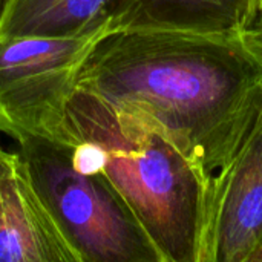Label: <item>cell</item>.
Wrapping results in <instances>:
<instances>
[{
  "label": "cell",
  "instance_id": "cell-7",
  "mask_svg": "<svg viewBox=\"0 0 262 262\" xmlns=\"http://www.w3.org/2000/svg\"><path fill=\"white\" fill-rule=\"evenodd\" d=\"M258 18V0H132L114 29L241 37Z\"/></svg>",
  "mask_w": 262,
  "mask_h": 262
},
{
  "label": "cell",
  "instance_id": "cell-3",
  "mask_svg": "<svg viewBox=\"0 0 262 262\" xmlns=\"http://www.w3.org/2000/svg\"><path fill=\"white\" fill-rule=\"evenodd\" d=\"M17 143L35 192L80 262H163L112 183L74 157L72 141Z\"/></svg>",
  "mask_w": 262,
  "mask_h": 262
},
{
  "label": "cell",
  "instance_id": "cell-4",
  "mask_svg": "<svg viewBox=\"0 0 262 262\" xmlns=\"http://www.w3.org/2000/svg\"><path fill=\"white\" fill-rule=\"evenodd\" d=\"M86 37H11L0 40V132L15 140L72 141L66 104L94 43Z\"/></svg>",
  "mask_w": 262,
  "mask_h": 262
},
{
  "label": "cell",
  "instance_id": "cell-11",
  "mask_svg": "<svg viewBox=\"0 0 262 262\" xmlns=\"http://www.w3.org/2000/svg\"><path fill=\"white\" fill-rule=\"evenodd\" d=\"M9 2H11V0H0V23H2V18H3V15H5V12H6V9H8Z\"/></svg>",
  "mask_w": 262,
  "mask_h": 262
},
{
  "label": "cell",
  "instance_id": "cell-1",
  "mask_svg": "<svg viewBox=\"0 0 262 262\" xmlns=\"http://www.w3.org/2000/svg\"><path fill=\"white\" fill-rule=\"evenodd\" d=\"M77 88L150 121L210 181L261 112L262 52L246 35L112 29Z\"/></svg>",
  "mask_w": 262,
  "mask_h": 262
},
{
  "label": "cell",
  "instance_id": "cell-12",
  "mask_svg": "<svg viewBox=\"0 0 262 262\" xmlns=\"http://www.w3.org/2000/svg\"><path fill=\"white\" fill-rule=\"evenodd\" d=\"M256 20L262 21V0H258V18Z\"/></svg>",
  "mask_w": 262,
  "mask_h": 262
},
{
  "label": "cell",
  "instance_id": "cell-9",
  "mask_svg": "<svg viewBox=\"0 0 262 262\" xmlns=\"http://www.w3.org/2000/svg\"><path fill=\"white\" fill-rule=\"evenodd\" d=\"M244 35H246V38H247L255 48H258L262 52V21L256 20V21L253 23V26H252Z\"/></svg>",
  "mask_w": 262,
  "mask_h": 262
},
{
  "label": "cell",
  "instance_id": "cell-10",
  "mask_svg": "<svg viewBox=\"0 0 262 262\" xmlns=\"http://www.w3.org/2000/svg\"><path fill=\"white\" fill-rule=\"evenodd\" d=\"M247 262H262V244L249 256Z\"/></svg>",
  "mask_w": 262,
  "mask_h": 262
},
{
  "label": "cell",
  "instance_id": "cell-2",
  "mask_svg": "<svg viewBox=\"0 0 262 262\" xmlns=\"http://www.w3.org/2000/svg\"><path fill=\"white\" fill-rule=\"evenodd\" d=\"M74 157L127 203L163 262H200L209 180L146 118L75 89L64 120Z\"/></svg>",
  "mask_w": 262,
  "mask_h": 262
},
{
  "label": "cell",
  "instance_id": "cell-6",
  "mask_svg": "<svg viewBox=\"0 0 262 262\" xmlns=\"http://www.w3.org/2000/svg\"><path fill=\"white\" fill-rule=\"evenodd\" d=\"M0 262H80L20 154L0 149Z\"/></svg>",
  "mask_w": 262,
  "mask_h": 262
},
{
  "label": "cell",
  "instance_id": "cell-8",
  "mask_svg": "<svg viewBox=\"0 0 262 262\" xmlns=\"http://www.w3.org/2000/svg\"><path fill=\"white\" fill-rule=\"evenodd\" d=\"M132 0H11L0 40L11 37H86L114 29Z\"/></svg>",
  "mask_w": 262,
  "mask_h": 262
},
{
  "label": "cell",
  "instance_id": "cell-5",
  "mask_svg": "<svg viewBox=\"0 0 262 262\" xmlns=\"http://www.w3.org/2000/svg\"><path fill=\"white\" fill-rule=\"evenodd\" d=\"M262 244V109L207 186L200 262H247Z\"/></svg>",
  "mask_w": 262,
  "mask_h": 262
}]
</instances>
